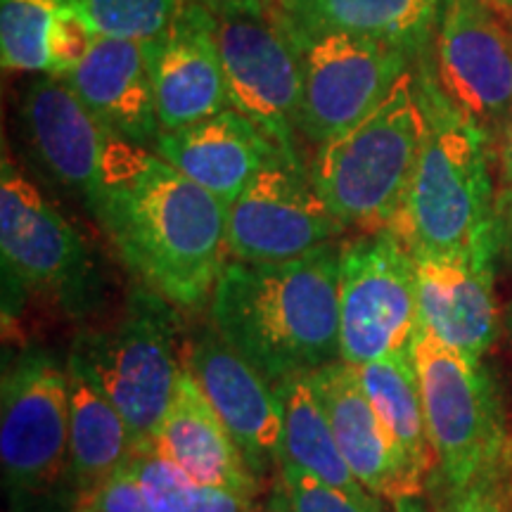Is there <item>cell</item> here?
Returning a JSON list of instances; mask_svg holds the SVG:
<instances>
[{
	"instance_id": "17",
	"label": "cell",
	"mask_w": 512,
	"mask_h": 512,
	"mask_svg": "<svg viewBox=\"0 0 512 512\" xmlns=\"http://www.w3.org/2000/svg\"><path fill=\"white\" fill-rule=\"evenodd\" d=\"M29 145L48 174L88 209L100 190L102 159L112 136L62 76L41 74L22 98Z\"/></svg>"
},
{
	"instance_id": "38",
	"label": "cell",
	"mask_w": 512,
	"mask_h": 512,
	"mask_svg": "<svg viewBox=\"0 0 512 512\" xmlns=\"http://www.w3.org/2000/svg\"><path fill=\"white\" fill-rule=\"evenodd\" d=\"M72 512H91V510H86V508H74Z\"/></svg>"
},
{
	"instance_id": "35",
	"label": "cell",
	"mask_w": 512,
	"mask_h": 512,
	"mask_svg": "<svg viewBox=\"0 0 512 512\" xmlns=\"http://www.w3.org/2000/svg\"><path fill=\"white\" fill-rule=\"evenodd\" d=\"M249 512H292V503L290 498H287L278 477H275V482L271 484V489H268V494L261 496Z\"/></svg>"
},
{
	"instance_id": "23",
	"label": "cell",
	"mask_w": 512,
	"mask_h": 512,
	"mask_svg": "<svg viewBox=\"0 0 512 512\" xmlns=\"http://www.w3.org/2000/svg\"><path fill=\"white\" fill-rule=\"evenodd\" d=\"M69 456L72 491L79 505L95 486L121 470L133 453V437L114 403L67 358Z\"/></svg>"
},
{
	"instance_id": "2",
	"label": "cell",
	"mask_w": 512,
	"mask_h": 512,
	"mask_svg": "<svg viewBox=\"0 0 512 512\" xmlns=\"http://www.w3.org/2000/svg\"><path fill=\"white\" fill-rule=\"evenodd\" d=\"M339 261L330 242L283 264L223 266L211 323L273 387L339 361Z\"/></svg>"
},
{
	"instance_id": "32",
	"label": "cell",
	"mask_w": 512,
	"mask_h": 512,
	"mask_svg": "<svg viewBox=\"0 0 512 512\" xmlns=\"http://www.w3.org/2000/svg\"><path fill=\"white\" fill-rule=\"evenodd\" d=\"M76 508L91 512H155L150 498L124 465L88 494Z\"/></svg>"
},
{
	"instance_id": "10",
	"label": "cell",
	"mask_w": 512,
	"mask_h": 512,
	"mask_svg": "<svg viewBox=\"0 0 512 512\" xmlns=\"http://www.w3.org/2000/svg\"><path fill=\"white\" fill-rule=\"evenodd\" d=\"M0 254L5 278L19 290L86 313L95 294V266L67 216L8 155L0 166Z\"/></svg>"
},
{
	"instance_id": "31",
	"label": "cell",
	"mask_w": 512,
	"mask_h": 512,
	"mask_svg": "<svg viewBox=\"0 0 512 512\" xmlns=\"http://www.w3.org/2000/svg\"><path fill=\"white\" fill-rule=\"evenodd\" d=\"M98 38L100 34L95 31L91 19L86 17L79 0H69L67 8L57 17L53 43H50V57H53V72L50 74L64 76L74 67H79Z\"/></svg>"
},
{
	"instance_id": "28",
	"label": "cell",
	"mask_w": 512,
	"mask_h": 512,
	"mask_svg": "<svg viewBox=\"0 0 512 512\" xmlns=\"http://www.w3.org/2000/svg\"><path fill=\"white\" fill-rule=\"evenodd\" d=\"M192 0H79L100 36L157 41Z\"/></svg>"
},
{
	"instance_id": "13",
	"label": "cell",
	"mask_w": 512,
	"mask_h": 512,
	"mask_svg": "<svg viewBox=\"0 0 512 512\" xmlns=\"http://www.w3.org/2000/svg\"><path fill=\"white\" fill-rule=\"evenodd\" d=\"M347 226L325 204L306 166L273 157L228 204L226 249L247 264H283L337 242Z\"/></svg>"
},
{
	"instance_id": "27",
	"label": "cell",
	"mask_w": 512,
	"mask_h": 512,
	"mask_svg": "<svg viewBox=\"0 0 512 512\" xmlns=\"http://www.w3.org/2000/svg\"><path fill=\"white\" fill-rule=\"evenodd\" d=\"M69 0H0V60L5 72H53L55 24Z\"/></svg>"
},
{
	"instance_id": "36",
	"label": "cell",
	"mask_w": 512,
	"mask_h": 512,
	"mask_svg": "<svg viewBox=\"0 0 512 512\" xmlns=\"http://www.w3.org/2000/svg\"><path fill=\"white\" fill-rule=\"evenodd\" d=\"M503 330H505V337H508V342H510V347H512V299H510V304L505 306V311H503Z\"/></svg>"
},
{
	"instance_id": "29",
	"label": "cell",
	"mask_w": 512,
	"mask_h": 512,
	"mask_svg": "<svg viewBox=\"0 0 512 512\" xmlns=\"http://www.w3.org/2000/svg\"><path fill=\"white\" fill-rule=\"evenodd\" d=\"M396 512H512V448L463 486L441 489L427 508L418 498L394 503Z\"/></svg>"
},
{
	"instance_id": "5",
	"label": "cell",
	"mask_w": 512,
	"mask_h": 512,
	"mask_svg": "<svg viewBox=\"0 0 512 512\" xmlns=\"http://www.w3.org/2000/svg\"><path fill=\"white\" fill-rule=\"evenodd\" d=\"M0 463L12 512H72L69 377L46 349L5 363L0 384Z\"/></svg>"
},
{
	"instance_id": "7",
	"label": "cell",
	"mask_w": 512,
	"mask_h": 512,
	"mask_svg": "<svg viewBox=\"0 0 512 512\" xmlns=\"http://www.w3.org/2000/svg\"><path fill=\"white\" fill-rule=\"evenodd\" d=\"M233 110L252 119L285 162L304 166L297 147L302 67L283 15L273 0H204Z\"/></svg>"
},
{
	"instance_id": "18",
	"label": "cell",
	"mask_w": 512,
	"mask_h": 512,
	"mask_svg": "<svg viewBox=\"0 0 512 512\" xmlns=\"http://www.w3.org/2000/svg\"><path fill=\"white\" fill-rule=\"evenodd\" d=\"M309 380L328 413L344 460L370 494L392 503L425 494L427 486L406 463L349 363H330L309 375Z\"/></svg>"
},
{
	"instance_id": "24",
	"label": "cell",
	"mask_w": 512,
	"mask_h": 512,
	"mask_svg": "<svg viewBox=\"0 0 512 512\" xmlns=\"http://www.w3.org/2000/svg\"><path fill=\"white\" fill-rule=\"evenodd\" d=\"M351 368L356 370L363 392L373 403L384 427L392 432L415 477L427 486L437 472V458L427 432L418 370L411 351Z\"/></svg>"
},
{
	"instance_id": "19",
	"label": "cell",
	"mask_w": 512,
	"mask_h": 512,
	"mask_svg": "<svg viewBox=\"0 0 512 512\" xmlns=\"http://www.w3.org/2000/svg\"><path fill=\"white\" fill-rule=\"evenodd\" d=\"M62 79L112 138L152 150L162 131L152 41L100 36L79 67Z\"/></svg>"
},
{
	"instance_id": "26",
	"label": "cell",
	"mask_w": 512,
	"mask_h": 512,
	"mask_svg": "<svg viewBox=\"0 0 512 512\" xmlns=\"http://www.w3.org/2000/svg\"><path fill=\"white\" fill-rule=\"evenodd\" d=\"M155 512H249L259 498L200 484L152 448H133L126 460Z\"/></svg>"
},
{
	"instance_id": "9",
	"label": "cell",
	"mask_w": 512,
	"mask_h": 512,
	"mask_svg": "<svg viewBox=\"0 0 512 512\" xmlns=\"http://www.w3.org/2000/svg\"><path fill=\"white\" fill-rule=\"evenodd\" d=\"M418 325L415 256L394 230L342 242L339 361L349 366L408 354Z\"/></svg>"
},
{
	"instance_id": "16",
	"label": "cell",
	"mask_w": 512,
	"mask_h": 512,
	"mask_svg": "<svg viewBox=\"0 0 512 512\" xmlns=\"http://www.w3.org/2000/svg\"><path fill=\"white\" fill-rule=\"evenodd\" d=\"M157 117L174 131L233 110L216 38V22L204 0H192L169 31L152 41Z\"/></svg>"
},
{
	"instance_id": "4",
	"label": "cell",
	"mask_w": 512,
	"mask_h": 512,
	"mask_svg": "<svg viewBox=\"0 0 512 512\" xmlns=\"http://www.w3.org/2000/svg\"><path fill=\"white\" fill-rule=\"evenodd\" d=\"M425 138L415 72L342 136L318 147L311 178L347 228L392 230L399 221Z\"/></svg>"
},
{
	"instance_id": "33",
	"label": "cell",
	"mask_w": 512,
	"mask_h": 512,
	"mask_svg": "<svg viewBox=\"0 0 512 512\" xmlns=\"http://www.w3.org/2000/svg\"><path fill=\"white\" fill-rule=\"evenodd\" d=\"M496 204H512V117L505 126L501 143L496 145Z\"/></svg>"
},
{
	"instance_id": "11",
	"label": "cell",
	"mask_w": 512,
	"mask_h": 512,
	"mask_svg": "<svg viewBox=\"0 0 512 512\" xmlns=\"http://www.w3.org/2000/svg\"><path fill=\"white\" fill-rule=\"evenodd\" d=\"M287 29L302 67L299 136L316 147L358 124L415 69L411 55L387 43L292 24Z\"/></svg>"
},
{
	"instance_id": "30",
	"label": "cell",
	"mask_w": 512,
	"mask_h": 512,
	"mask_svg": "<svg viewBox=\"0 0 512 512\" xmlns=\"http://www.w3.org/2000/svg\"><path fill=\"white\" fill-rule=\"evenodd\" d=\"M275 477L283 484L292 512H389L384 498L351 496L347 491L320 482L292 463H278Z\"/></svg>"
},
{
	"instance_id": "25",
	"label": "cell",
	"mask_w": 512,
	"mask_h": 512,
	"mask_svg": "<svg viewBox=\"0 0 512 512\" xmlns=\"http://www.w3.org/2000/svg\"><path fill=\"white\" fill-rule=\"evenodd\" d=\"M283 403V446L278 463H292L320 482L347 491L351 496H370L342 456L335 432L320 403L309 375L290 377L275 384Z\"/></svg>"
},
{
	"instance_id": "39",
	"label": "cell",
	"mask_w": 512,
	"mask_h": 512,
	"mask_svg": "<svg viewBox=\"0 0 512 512\" xmlns=\"http://www.w3.org/2000/svg\"><path fill=\"white\" fill-rule=\"evenodd\" d=\"M508 19H510V22H512V10H510V17H508Z\"/></svg>"
},
{
	"instance_id": "20",
	"label": "cell",
	"mask_w": 512,
	"mask_h": 512,
	"mask_svg": "<svg viewBox=\"0 0 512 512\" xmlns=\"http://www.w3.org/2000/svg\"><path fill=\"white\" fill-rule=\"evenodd\" d=\"M143 448H152L200 484L247 498L264 494V479L249 467L245 453L185 366L155 437Z\"/></svg>"
},
{
	"instance_id": "22",
	"label": "cell",
	"mask_w": 512,
	"mask_h": 512,
	"mask_svg": "<svg viewBox=\"0 0 512 512\" xmlns=\"http://www.w3.org/2000/svg\"><path fill=\"white\" fill-rule=\"evenodd\" d=\"M287 24L368 38L403 50L415 62L430 53L439 0H273Z\"/></svg>"
},
{
	"instance_id": "8",
	"label": "cell",
	"mask_w": 512,
	"mask_h": 512,
	"mask_svg": "<svg viewBox=\"0 0 512 512\" xmlns=\"http://www.w3.org/2000/svg\"><path fill=\"white\" fill-rule=\"evenodd\" d=\"M411 356L437 458L439 489L463 486L512 448L503 403L482 361L415 328Z\"/></svg>"
},
{
	"instance_id": "12",
	"label": "cell",
	"mask_w": 512,
	"mask_h": 512,
	"mask_svg": "<svg viewBox=\"0 0 512 512\" xmlns=\"http://www.w3.org/2000/svg\"><path fill=\"white\" fill-rule=\"evenodd\" d=\"M439 88L491 147L512 117V22L489 0H439L430 50Z\"/></svg>"
},
{
	"instance_id": "6",
	"label": "cell",
	"mask_w": 512,
	"mask_h": 512,
	"mask_svg": "<svg viewBox=\"0 0 512 512\" xmlns=\"http://www.w3.org/2000/svg\"><path fill=\"white\" fill-rule=\"evenodd\" d=\"M67 358L114 403L133 446L150 444L183 370L174 306L143 287L110 328L83 330Z\"/></svg>"
},
{
	"instance_id": "34",
	"label": "cell",
	"mask_w": 512,
	"mask_h": 512,
	"mask_svg": "<svg viewBox=\"0 0 512 512\" xmlns=\"http://www.w3.org/2000/svg\"><path fill=\"white\" fill-rule=\"evenodd\" d=\"M494 245L496 264H503L512 271V204H496Z\"/></svg>"
},
{
	"instance_id": "14",
	"label": "cell",
	"mask_w": 512,
	"mask_h": 512,
	"mask_svg": "<svg viewBox=\"0 0 512 512\" xmlns=\"http://www.w3.org/2000/svg\"><path fill=\"white\" fill-rule=\"evenodd\" d=\"M183 366L200 384L256 475L264 479L278 470L283 403L273 384L216 328L188 339Z\"/></svg>"
},
{
	"instance_id": "37",
	"label": "cell",
	"mask_w": 512,
	"mask_h": 512,
	"mask_svg": "<svg viewBox=\"0 0 512 512\" xmlns=\"http://www.w3.org/2000/svg\"><path fill=\"white\" fill-rule=\"evenodd\" d=\"M491 5H494V8L501 12L503 17H510V10H512V0H489Z\"/></svg>"
},
{
	"instance_id": "3",
	"label": "cell",
	"mask_w": 512,
	"mask_h": 512,
	"mask_svg": "<svg viewBox=\"0 0 512 512\" xmlns=\"http://www.w3.org/2000/svg\"><path fill=\"white\" fill-rule=\"evenodd\" d=\"M413 72L425 112V138L406 204L392 230L413 254L496 247L494 147L441 91L430 53L415 62Z\"/></svg>"
},
{
	"instance_id": "15",
	"label": "cell",
	"mask_w": 512,
	"mask_h": 512,
	"mask_svg": "<svg viewBox=\"0 0 512 512\" xmlns=\"http://www.w3.org/2000/svg\"><path fill=\"white\" fill-rule=\"evenodd\" d=\"M413 256L418 278L415 328L470 361H482L503 323L496 302V247Z\"/></svg>"
},
{
	"instance_id": "1",
	"label": "cell",
	"mask_w": 512,
	"mask_h": 512,
	"mask_svg": "<svg viewBox=\"0 0 512 512\" xmlns=\"http://www.w3.org/2000/svg\"><path fill=\"white\" fill-rule=\"evenodd\" d=\"M91 211L145 290L183 311L211 304L228 252L219 197L150 147L112 138Z\"/></svg>"
},
{
	"instance_id": "21",
	"label": "cell",
	"mask_w": 512,
	"mask_h": 512,
	"mask_svg": "<svg viewBox=\"0 0 512 512\" xmlns=\"http://www.w3.org/2000/svg\"><path fill=\"white\" fill-rule=\"evenodd\" d=\"M152 150L192 183L219 197L226 207L268 159L280 157L266 133L238 110H226L174 131H159Z\"/></svg>"
}]
</instances>
